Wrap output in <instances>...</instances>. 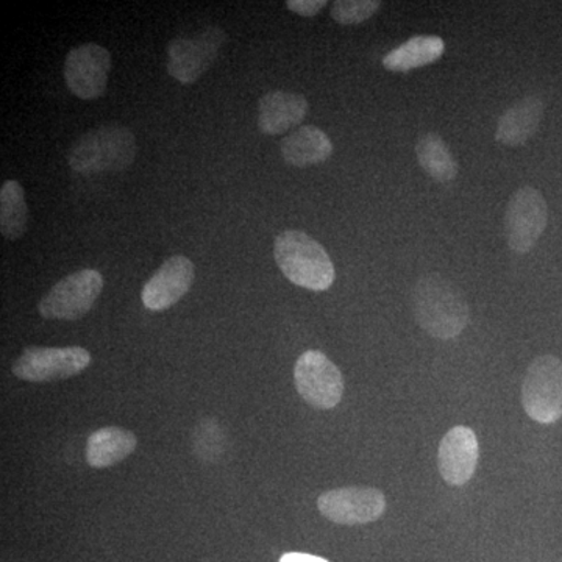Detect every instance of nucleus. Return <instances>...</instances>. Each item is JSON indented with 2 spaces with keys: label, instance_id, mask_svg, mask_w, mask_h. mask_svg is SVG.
Listing matches in <instances>:
<instances>
[{
  "label": "nucleus",
  "instance_id": "nucleus-1",
  "mask_svg": "<svg viewBox=\"0 0 562 562\" xmlns=\"http://www.w3.org/2000/svg\"><path fill=\"white\" fill-rule=\"evenodd\" d=\"M413 313L422 330L436 339L458 338L468 327L469 312L464 295L452 281L438 273L422 277L413 290Z\"/></svg>",
  "mask_w": 562,
  "mask_h": 562
},
{
  "label": "nucleus",
  "instance_id": "nucleus-2",
  "mask_svg": "<svg viewBox=\"0 0 562 562\" xmlns=\"http://www.w3.org/2000/svg\"><path fill=\"white\" fill-rule=\"evenodd\" d=\"M135 133L120 124L103 125L85 133L68 154L69 168L80 176L122 172L135 162Z\"/></svg>",
  "mask_w": 562,
  "mask_h": 562
},
{
  "label": "nucleus",
  "instance_id": "nucleus-3",
  "mask_svg": "<svg viewBox=\"0 0 562 562\" xmlns=\"http://www.w3.org/2000/svg\"><path fill=\"white\" fill-rule=\"evenodd\" d=\"M273 258L291 283L310 291H325L335 281V266L322 244L302 231L281 232L273 243Z\"/></svg>",
  "mask_w": 562,
  "mask_h": 562
},
{
  "label": "nucleus",
  "instance_id": "nucleus-4",
  "mask_svg": "<svg viewBox=\"0 0 562 562\" xmlns=\"http://www.w3.org/2000/svg\"><path fill=\"white\" fill-rule=\"evenodd\" d=\"M103 290L102 273L80 269L50 288L41 299L38 312L44 319L79 321L91 312Z\"/></svg>",
  "mask_w": 562,
  "mask_h": 562
},
{
  "label": "nucleus",
  "instance_id": "nucleus-5",
  "mask_svg": "<svg viewBox=\"0 0 562 562\" xmlns=\"http://www.w3.org/2000/svg\"><path fill=\"white\" fill-rule=\"evenodd\" d=\"M91 353L83 347H27L11 366L22 382L50 383L79 375L90 366Z\"/></svg>",
  "mask_w": 562,
  "mask_h": 562
},
{
  "label": "nucleus",
  "instance_id": "nucleus-6",
  "mask_svg": "<svg viewBox=\"0 0 562 562\" xmlns=\"http://www.w3.org/2000/svg\"><path fill=\"white\" fill-rule=\"evenodd\" d=\"M525 413L539 424H554L562 417V361L553 355L536 358L522 383Z\"/></svg>",
  "mask_w": 562,
  "mask_h": 562
},
{
  "label": "nucleus",
  "instance_id": "nucleus-7",
  "mask_svg": "<svg viewBox=\"0 0 562 562\" xmlns=\"http://www.w3.org/2000/svg\"><path fill=\"white\" fill-rule=\"evenodd\" d=\"M295 390L317 409H331L344 395V379L338 366L319 350H308L294 366Z\"/></svg>",
  "mask_w": 562,
  "mask_h": 562
},
{
  "label": "nucleus",
  "instance_id": "nucleus-8",
  "mask_svg": "<svg viewBox=\"0 0 562 562\" xmlns=\"http://www.w3.org/2000/svg\"><path fill=\"white\" fill-rule=\"evenodd\" d=\"M549 224V206L541 191L531 187L517 190L505 214L506 241L516 254H528Z\"/></svg>",
  "mask_w": 562,
  "mask_h": 562
},
{
  "label": "nucleus",
  "instance_id": "nucleus-9",
  "mask_svg": "<svg viewBox=\"0 0 562 562\" xmlns=\"http://www.w3.org/2000/svg\"><path fill=\"white\" fill-rule=\"evenodd\" d=\"M227 41L221 27H209L195 38H176L168 44V72L183 85L195 83L220 57Z\"/></svg>",
  "mask_w": 562,
  "mask_h": 562
},
{
  "label": "nucleus",
  "instance_id": "nucleus-10",
  "mask_svg": "<svg viewBox=\"0 0 562 562\" xmlns=\"http://www.w3.org/2000/svg\"><path fill=\"white\" fill-rule=\"evenodd\" d=\"M111 55L99 44L87 43L69 50L65 61V81L69 91L81 101H94L109 87Z\"/></svg>",
  "mask_w": 562,
  "mask_h": 562
},
{
  "label": "nucleus",
  "instance_id": "nucleus-11",
  "mask_svg": "<svg viewBox=\"0 0 562 562\" xmlns=\"http://www.w3.org/2000/svg\"><path fill=\"white\" fill-rule=\"evenodd\" d=\"M322 516L338 525L375 522L386 512V498L375 487H339L324 492L317 498Z\"/></svg>",
  "mask_w": 562,
  "mask_h": 562
},
{
  "label": "nucleus",
  "instance_id": "nucleus-12",
  "mask_svg": "<svg viewBox=\"0 0 562 562\" xmlns=\"http://www.w3.org/2000/svg\"><path fill=\"white\" fill-rule=\"evenodd\" d=\"M194 279V262L184 255H173L144 284L140 301L150 312H165L188 294Z\"/></svg>",
  "mask_w": 562,
  "mask_h": 562
},
{
  "label": "nucleus",
  "instance_id": "nucleus-13",
  "mask_svg": "<svg viewBox=\"0 0 562 562\" xmlns=\"http://www.w3.org/2000/svg\"><path fill=\"white\" fill-rule=\"evenodd\" d=\"M479 457V439L471 428L454 427L446 432L438 450V468L443 482L452 486L471 482Z\"/></svg>",
  "mask_w": 562,
  "mask_h": 562
},
{
  "label": "nucleus",
  "instance_id": "nucleus-14",
  "mask_svg": "<svg viewBox=\"0 0 562 562\" xmlns=\"http://www.w3.org/2000/svg\"><path fill=\"white\" fill-rule=\"evenodd\" d=\"M305 95L291 91H271L258 101V128L269 136L283 135L308 116Z\"/></svg>",
  "mask_w": 562,
  "mask_h": 562
},
{
  "label": "nucleus",
  "instance_id": "nucleus-15",
  "mask_svg": "<svg viewBox=\"0 0 562 562\" xmlns=\"http://www.w3.org/2000/svg\"><path fill=\"white\" fill-rule=\"evenodd\" d=\"M543 116V103L536 95H527L513 103L498 120L495 139L503 146H524L538 132Z\"/></svg>",
  "mask_w": 562,
  "mask_h": 562
},
{
  "label": "nucleus",
  "instance_id": "nucleus-16",
  "mask_svg": "<svg viewBox=\"0 0 562 562\" xmlns=\"http://www.w3.org/2000/svg\"><path fill=\"white\" fill-rule=\"evenodd\" d=\"M280 150L288 165L301 169L310 168L331 157L333 143L327 133L316 125H302L281 139Z\"/></svg>",
  "mask_w": 562,
  "mask_h": 562
},
{
  "label": "nucleus",
  "instance_id": "nucleus-17",
  "mask_svg": "<svg viewBox=\"0 0 562 562\" xmlns=\"http://www.w3.org/2000/svg\"><path fill=\"white\" fill-rule=\"evenodd\" d=\"M138 439L132 431L120 427H105L88 438L85 458L92 469H106L127 460L136 450Z\"/></svg>",
  "mask_w": 562,
  "mask_h": 562
},
{
  "label": "nucleus",
  "instance_id": "nucleus-18",
  "mask_svg": "<svg viewBox=\"0 0 562 562\" xmlns=\"http://www.w3.org/2000/svg\"><path fill=\"white\" fill-rule=\"evenodd\" d=\"M446 52V43L436 35L413 36L383 58V66L392 72H409L438 61Z\"/></svg>",
  "mask_w": 562,
  "mask_h": 562
},
{
  "label": "nucleus",
  "instance_id": "nucleus-19",
  "mask_svg": "<svg viewBox=\"0 0 562 562\" xmlns=\"http://www.w3.org/2000/svg\"><path fill=\"white\" fill-rule=\"evenodd\" d=\"M417 161L430 179L449 183L458 176V162L438 133H427L416 144Z\"/></svg>",
  "mask_w": 562,
  "mask_h": 562
},
{
  "label": "nucleus",
  "instance_id": "nucleus-20",
  "mask_svg": "<svg viewBox=\"0 0 562 562\" xmlns=\"http://www.w3.org/2000/svg\"><path fill=\"white\" fill-rule=\"evenodd\" d=\"M29 206L20 181H3L0 188V233L9 241H18L27 232Z\"/></svg>",
  "mask_w": 562,
  "mask_h": 562
},
{
  "label": "nucleus",
  "instance_id": "nucleus-21",
  "mask_svg": "<svg viewBox=\"0 0 562 562\" xmlns=\"http://www.w3.org/2000/svg\"><path fill=\"white\" fill-rule=\"evenodd\" d=\"M194 450L203 461L216 462L225 450V435L217 422L205 419L194 431Z\"/></svg>",
  "mask_w": 562,
  "mask_h": 562
},
{
  "label": "nucleus",
  "instance_id": "nucleus-22",
  "mask_svg": "<svg viewBox=\"0 0 562 562\" xmlns=\"http://www.w3.org/2000/svg\"><path fill=\"white\" fill-rule=\"evenodd\" d=\"M380 7L379 0H338L333 3L331 18L341 25H357L371 20Z\"/></svg>",
  "mask_w": 562,
  "mask_h": 562
},
{
  "label": "nucleus",
  "instance_id": "nucleus-23",
  "mask_svg": "<svg viewBox=\"0 0 562 562\" xmlns=\"http://www.w3.org/2000/svg\"><path fill=\"white\" fill-rule=\"evenodd\" d=\"M325 0H288V10L302 18H314L327 7Z\"/></svg>",
  "mask_w": 562,
  "mask_h": 562
},
{
  "label": "nucleus",
  "instance_id": "nucleus-24",
  "mask_svg": "<svg viewBox=\"0 0 562 562\" xmlns=\"http://www.w3.org/2000/svg\"><path fill=\"white\" fill-rule=\"evenodd\" d=\"M280 562H328L324 558L308 553H286L280 558Z\"/></svg>",
  "mask_w": 562,
  "mask_h": 562
}]
</instances>
